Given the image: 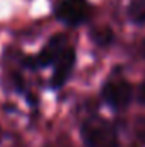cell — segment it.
Masks as SVG:
<instances>
[{
	"label": "cell",
	"mask_w": 145,
	"mask_h": 147,
	"mask_svg": "<svg viewBox=\"0 0 145 147\" xmlns=\"http://www.w3.org/2000/svg\"><path fill=\"white\" fill-rule=\"evenodd\" d=\"M85 147H119L114 127L104 120H89L82 125Z\"/></svg>",
	"instance_id": "obj_1"
},
{
	"label": "cell",
	"mask_w": 145,
	"mask_h": 147,
	"mask_svg": "<svg viewBox=\"0 0 145 147\" xmlns=\"http://www.w3.org/2000/svg\"><path fill=\"white\" fill-rule=\"evenodd\" d=\"M92 7L87 0H56L55 16L67 26H79L91 17Z\"/></svg>",
	"instance_id": "obj_2"
},
{
	"label": "cell",
	"mask_w": 145,
	"mask_h": 147,
	"mask_svg": "<svg viewBox=\"0 0 145 147\" xmlns=\"http://www.w3.org/2000/svg\"><path fill=\"white\" fill-rule=\"evenodd\" d=\"M103 99L114 110H123L132 99V86L125 79H109L103 87Z\"/></svg>",
	"instance_id": "obj_3"
},
{
	"label": "cell",
	"mask_w": 145,
	"mask_h": 147,
	"mask_svg": "<svg viewBox=\"0 0 145 147\" xmlns=\"http://www.w3.org/2000/svg\"><path fill=\"white\" fill-rule=\"evenodd\" d=\"M67 48H68V45H67L65 36H62V34L53 36L50 41H48V45L41 50V53L38 55L36 65H39V67H46V65L56 63L58 58L65 53Z\"/></svg>",
	"instance_id": "obj_4"
},
{
	"label": "cell",
	"mask_w": 145,
	"mask_h": 147,
	"mask_svg": "<svg viewBox=\"0 0 145 147\" xmlns=\"http://www.w3.org/2000/svg\"><path fill=\"white\" fill-rule=\"evenodd\" d=\"M73 65H75V51H73V48L68 46L65 50V53L55 63V72H53V77H51V86L53 87H62L65 84V80L68 79V75L72 74Z\"/></svg>",
	"instance_id": "obj_5"
},
{
	"label": "cell",
	"mask_w": 145,
	"mask_h": 147,
	"mask_svg": "<svg viewBox=\"0 0 145 147\" xmlns=\"http://www.w3.org/2000/svg\"><path fill=\"white\" fill-rule=\"evenodd\" d=\"M128 16L135 24L145 22V0H133L128 7Z\"/></svg>",
	"instance_id": "obj_6"
},
{
	"label": "cell",
	"mask_w": 145,
	"mask_h": 147,
	"mask_svg": "<svg viewBox=\"0 0 145 147\" xmlns=\"http://www.w3.org/2000/svg\"><path fill=\"white\" fill-rule=\"evenodd\" d=\"M92 38H94V41L97 45H108V43H111V39H113V34H111L109 29H104V31H94L92 33Z\"/></svg>",
	"instance_id": "obj_7"
},
{
	"label": "cell",
	"mask_w": 145,
	"mask_h": 147,
	"mask_svg": "<svg viewBox=\"0 0 145 147\" xmlns=\"http://www.w3.org/2000/svg\"><path fill=\"white\" fill-rule=\"evenodd\" d=\"M144 50H145V48H144Z\"/></svg>",
	"instance_id": "obj_8"
}]
</instances>
